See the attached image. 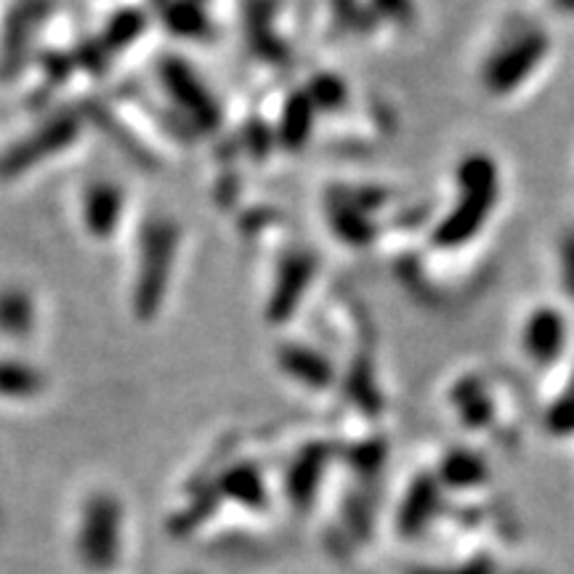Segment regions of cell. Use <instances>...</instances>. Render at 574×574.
Wrapping results in <instances>:
<instances>
[{"label":"cell","mask_w":574,"mask_h":574,"mask_svg":"<svg viewBox=\"0 0 574 574\" xmlns=\"http://www.w3.org/2000/svg\"><path fill=\"white\" fill-rule=\"evenodd\" d=\"M500 168L492 155L468 152L455 166L452 203L433 223L431 243L442 251H461L471 245L492 219L500 203Z\"/></svg>","instance_id":"1"},{"label":"cell","mask_w":574,"mask_h":574,"mask_svg":"<svg viewBox=\"0 0 574 574\" xmlns=\"http://www.w3.org/2000/svg\"><path fill=\"white\" fill-rule=\"evenodd\" d=\"M551 53V35L535 20H511L498 29L479 59V86L492 99L518 94Z\"/></svg>","instance_id":"2"},{"label":"cell","mask_w":574,"mask_h":574,"mask_svg":"<svg viewBox=\"0 0 574 574\" xmlns=\"http://www.w3.org/2000/svg\"><path fill=\"white\" fill-rule=\"evenodd\" d=\"M181 247V229L173 219L155 216L138 232L136 280H133V312L142 322H152L173 282Z\"/></svg>","instance_id":"3"},{"label":"cell","mask_w":574,"mask_h":574,"mask_svg":"<svg viewBox=\"0 0 574 574\" xmlns=\"http://www.w3.org/2000/svg\"><path fill=\"white\" fill-rule=\"evenodd\" d=\"M123 505L110 492H94L83 500L77 516V553L90 566H105L118 559Z\"/></svg>","instance_id":"4"},{"label":"cell","mask_w":574,"mask_h":574,"mask_svg":"<svg viewBox=\"0 0 574 574\" xmlns=\"http://www.w3.org/2000/svg\"><path fill=\"white\" fill-rule=\"evenodd\" d=\"M129 210L125 190L112 179H88L77 192V221L94 243L110 245L120 234Z\"/></svg>","instance_id":"5"},{"label":"cell","mask_w":574,"mask_h":574,"mask_svg":"<svg viewBox=\"0 0 574 574\" xmlns=\"http://www.w3.org/2000/svg\"><path fill=\"white\" fill-rule=\"evenodd\" d=\"M160 83L166 88L168 99H173L179 105L181 112L192 114L199 131H216L219 125V105L213 96L208 94L205 83L199 81V75L192 70L184 59L166 57L160 62Z\"/></svg>","instance_id":"6"},{"label":"cell","mask_w":574,"mask_h":574,"mask_svg":"<svg viewBox=\"0 0 574 574\" xmlns=\"http://www.w3.org/2000/svg\"><path fill=\"white\" fill-rule=\"evenodd\" d=\"M570 325L555 306H537L522 325V352L535 367H553L566 352Z\"/></svg>","instance_id":"7"},{"label":"cell","mask_w":574,"mask_h":574,"mask_svg":"<svg viewBox=\"0 0 574 574\" xmlns=\"http://www.w3.org/2000/svg\"><path fill=\"white\" fill-rule=\"evenodd\" d=\"M38 328V295L22 282H0V338L9 343H24Z\"/></svg>","instance_id":"8"},{"label":"cell","mask_w":574,"mask_h":574,"mask_svg":"<svg viewBox=\"0 0 574 574\" xmlns=\"http://www.w3.org/2000/svg\"><path fill=\"white\" fill-rule=\"evenodd\" d=\"M282 373L290 380H295V386H304L309 391H325L330 389L335 380V370H332L330 359L325 354H319L317 349L301 346V343H285L277 352Z\"/></svg>","instance_id":"9"},{"label":"cell","mask_w":574,"mask_h":574,"mask_svg":"<svg viewBox=\"0 0 574 574\" xmlns=\"http://www.w3.org/2000/svg\"><path fill=\"white\" fill-rule=\"evenodd\" d=\"M277 277H282L280 282H274L271 288V317H285L295 304L304 301V293L312 285L314 277V258L312 253H288L285 264H280Z\"/></svg>","instance_id":"10"},{"label":"cell","mask_w":574,"mask_h":574,"mask_svg":"<svg viewBox=\"0 0 574 574\" xmlns=\"http://www.w3.org/2000/svg\"><path fill=\"white\" fill-rule=\"evenodd\" d=\"M48 378L20 356H0V402H35L46 394Z\"/></svg>","instance_id":"11"},{"label":"cell","mask_w":574,"mask_h":574,"mask_svg":"<svg viewBox=\"0 0 574 574\" xmlns=\"http://www.w3.org/2000/svg\"><path fill=\"white\" fill-rule=\"evenodd\" d=\"M452 402H455L465 428H487V423H492V396L487 394L481 380L465 378L463 383L452 391Z\"/></svg>","instance_id":"12"},{"label":"cell","mask_w":574,"mask_h":574,"mask_svg":"<svg viewBox=\"0 0 574 574\" xmlns=\"http://www.w3.org/2000/svg\"><path fill=\"white\" fill-rule=\"evenodd\" d=\"M487 476L485 463L474 452H452L442 463V481L452 487H474L481 485Z\"/></svg>","instance_id":"13"},{"label":"cell","mask_w":574,"mask_h":574,"mask_svg":"<svg viewBox=\"0 0 574 574\" xmlns=\"http://www.w3.org/2000/svg\"><path fill=\"white\" fill-rule=\"evenodd\" d=\"M546 431L553 437H574V378L566 391L548 407Z\"/></svg>","instance_id":"14"},{"label":"cell","mask_w":574,"mask_h":574,"mask_svg":"<svg viewBox=\"0 0 574 574\" xmlns=\"http://www.w3.org/2000/svg\"><path fill=\"white\" fill-rule=\"evenodd\" d=\"M559 274L561 288L574 301V232H566L559 243Z\"/></svg>","instance_id":"15"},{"label":"cell","mask_w":574,"mask_h":574,"mask_svg":"<svg viewBox=\"0 0 574 574\" xmlns=\"http://www.w3.org/2000/svg\"><path fill=\"white\" fill-rule=\"evenodd\" d=\"M561 14H574V0H551Z\"/></svg>","instance_id":"16"}]
</instances>
